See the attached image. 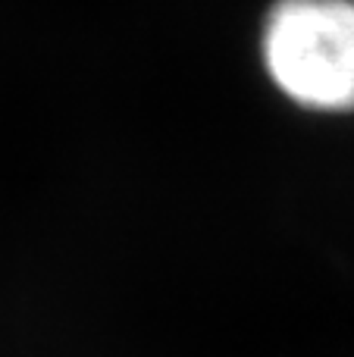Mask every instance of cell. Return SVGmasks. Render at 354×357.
Instances as JSON below:
<instances>
[{
	"instance_id": "cell-1",
	"label": "cell",
	"mask_w": 354,
	"mask_h": 357,
	"mask_svg": "<svg viewBox=\"0 0 354 357\" xmlns=\"http://www.w3.org/2000/svg\"><path fill=\"white\" fill-rule=\"evenodd\" d=\"M261 60L292 104L354 110V0H276L263 19Z\"/></svg>"
}]
</instances>
